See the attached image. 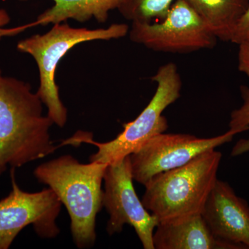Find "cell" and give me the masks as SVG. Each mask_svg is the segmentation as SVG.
I'll list each match as a JSON object with an SVG mask.
<instances>
[{
  "instance_id": "cell-6",
  "label": "cell",
  "mask_w": 249,
  "mask_h": 249,
  "mask_svg": "<svg viewBox=\"0 0 249 249\" xmlns=\"http://www.w3.org/2000/svg\"><path fill=\"white\" fill-rule=\"evenodd\" d=\"M129 37L155 52L174 53L211 49L217 40L185 0H175L160 22L132 23Z\"/></svg>"
},
{
  "instance_id": "cell-14",
  "label": "cell",
  "mask_w": 249,
  "mask_h": 249,
  "mask_svg": "<svg viewBox=\"0 0 249 249\" xmlns=\"http://www.w3.org/2000/svg\"><path fill=\"white\" fill-rule=\"evenodd\" d=\"M175 0H120L118 9L132 23H150L162 20Z\"/></svg>"
},
{
  "instance_id": "cell-13",
  "label": "cell",
  "mask_w": 249,
  "mask_h": 249,
  "mask_svg": "<svg viewBox=\"0 0 249 249\" xmlns=\"http://www.w3.org/2000/svg\"><path fill=\"white\" fill-rule=\"evenodd\" d=\"M27 1V0H20ZM55 4L37 17L34 25L46 26L74 19L85 22L94 18L97 22L107 20L109 12L118 9L120 0H53Z\"/></svg>"
},
{
  "instance_id": "cell-19",
  "label": "cell",
  "mask_w": 249,
  "mask_h": 249,
  "mask_svg": "<svg viewBox=\"0 0 249 249\" xmlns=\"http://www.w3.org/2000/svg\"><path fill=\"white\" fill-rule=\"evenodd\" d=\"M247 142H243L242 145H237L232 151V155H238L244 152L249 150V141H246Z\"/></svg>"
},
{
  "instance_id": "cell-15",
  "label": "cell",
  "mask_w": 249,
  "mask_h": 249,
  "mask_svg": "<svg viewBox=\"0 0 249 249\" xmlns=\"http://www.w3.org/2000/svg\"><path fill=\"white\" fill-rule=\"evenodd\" d=\"M240 93L243 103L240 108L232 111L229 121V129L238 133L249 129V88L242 85Z\"/></svg>"
},
{
  "instance_id": "cell-17",
  "label": "cell",
  "mask_w": 249,
  "mask_h": 249,
  "mask_svg": "<svg viewBox=\"0 0 249 249\" xmlns=\"http://www.w3.org/2000/svg\"><path fill=\"white\" fill-rule=\"evenodd\" d=\"M249 37V6L245 14L241 18L237 24L231 42L232 43L240 44Z\"/></svg>"
},
{
  "instance_id": "cell-18",
  "label": "cell",
  "mask_w": 249,
  "mask_h": 249,
  "mask_svg": "<svg viewBox=\"0 0 249 249\" xmlns=\"http://www.w3.org/2000/svg\"><path fill=\"white\" fill-rule=\"evenodd\" d=\"M238 45V70L249 78V37Z\"/></svg>"
},
{
  "instance_id": "cell-2",
  "label": "cell",
  "mask_w": 249,
  "mask_h": 249,
  "mask_svg": "<svg viewBox=\"0 0 249 249\" xmlns=\"http://www.w3.org/2000/svg\"><path fill=\"white\" fill-rule=\"evenodd\" d=\"M108 164L81 163L67 155L45 162L34 176L47 185L66 207L71 220L72 238L79 249L91 248L96 240V215L102 209V183Z\"/></svg>"
},
{
  "instance_id": "cell-12",
  "label": "cell",
  "mask_w": 249,
  "mask_h": 249,
  "mask_svg": "<svg viewBox=\"0 0 249 249\" xmlns=\"http://www.w3.org/2000/svg\"><path fill=\"white\" fill-rule=\"evenodd\" d=\"M217 39L231 42L249 0H185Z\"/></svg>"
},
{
  "instance_id": "cell-7",
  "label": "cell",
  "mask_w": 249,
  "mask_h": 249,
  "mask_svg": "<svg viewBox=\"0 0 249 249\" xmlns=\"http://www.w3.org/2000/svg\"><path fill=\"white\" fill-rule=\"evenodd\" d=\"M11 171L12 190L0 200V249H8L23 229L29 225L42 238H54L60 233L57 218L62 203L51 188L37 193L22 191Z\"/></svg>"
},
{
  "instance_id": "cell-8",
  "label": "cell",
  "mask_w": 249,
  "mask_h": 249,
  "mask_svg": "<svg viewBox=\"0 0 249 249\" xmlns=\"http://www.w3.org/2000/svg\"><path fill=\"white\" fill-rule=\"evenodd\" d=\"M104 181L103 204L109 216L108 234L119 233L128 224L134 228L144 249H155L153 234L160 222L137 196L129 156L108 164Z\"/></svg>"
},
{
  "instance_id": "cell-10",
  "label": "cell",
  "mask_w": 249,
  "mask_h": 249,
  "mask_svg": "<svg viewBox=\"0 0 249 249\" xmlns=\"http://www.w3.org/2000/svg\"><path fill=\"white\" fill-rule=\"evenodd\" d=\"M201 214L214 237L249 249V206L229 183L217 180Z\"/></svg>"
},
{
  "instance_id": "cell-4",
  "label": "cell",
  "mask_w": 249,
  "mask_h": 249,
  "mask_svg": "<svg viewBox=\"0 0 249 249\" xmlns=\"http://www.w3.org/2000/svg\"><path fill=\"white\" fill-rule=\"evenodd\" d=\"M128 32L129 27L125 24H113L106 29H89L71 27L62 22L53 24L52 29L43 35L36 34L18 42V51L35 59L40 73L37 93L54 124L63 127L68 118L67 109L60 99L55 83L57 67L62 58L82 42L119 39Z\"/></svg>"
},
{
  "instance_id": "cell-5",
  "label": "cell",
  "mask_w": 249,
  "mask_h": 249,
  "mask_svg": "<svg viewBox=\"0 0 249 249\" xmlns=\"http://www.w3.org/2000/svg\"><path fill=\"white\" fill-rule=\"evenodd\" d=\"M152 80L157 87L151 101L134 121L124 124V130L115 139L98 142L93 141L92 134L78 131L60 145H94L98 151L90 157V161L111 164L132 155L154 136L165 132L168 121L162 113L181 96L182 82L173 62L160 67Z\"/></svg>"
},
{
  "instance_id": "cell-16",
  "label": "cell",
  "mask_w": 249,
  "mask_h": 249,
  "mask_svg": "<svg viewBox=\"0 0 249 249\" xmlns=\"http://www.w3.org/2000/svg\"><path fill=\"white\" fill-rule=\"evenodd\" d=\"M11 20L9 14L4 9H0V40L3 37L17 36L27 29L28 28L34 27V23L19 26V27L6 29L4 26L7 25Z\"/></svg>"
},
{
  "instance_id": "cell-3",
  "label": "cell",
  "mask_w": 249,
  "mask_h": 249,
  "mask_svg": "<svg viewBox=\"0 0 249 249\" xmlns=\"http://www.w3.org/2000/svg\"><path fill=\"white\" fill-rule=\"evenodd\" d=\"M220 152L210 150L186 164L155 175L145 185L142 202L159 222L201 214L217 181Z\"/></svg>"
},
{
  "instance_id": "cell-1",
  "label": "cell",
  "mask_w": 249,
  "mask_h": 249,
  "mask_svg": "<svg viewBox=\"0 0 249 249\" xmlns=\"http://www.w3.org/2000/svg\"><path fill=\"white\" fill-rule=\"evenodd\" d=\"M42 103L30 84L4 76L0 70V175L52 155L54 124L42 114Z\"/></svg>"
},
{
  "instance_id": "cell-9",
  "label": "cell",
  "mask_w": 249,
  "mask_h": 249,
  "mask_svg": "<svg viewBox=\"0 0 249 249\" xmlns=\"http://www.w3.org/2000/svg\"><path fill=\"white\" fill-rule=\"evenodd\" d=\"M237 131L211 138L186 134H158L129 155L134 181L145 186L154 176L186 164L196 156L231 142Z\"/></svg>"
},
{
  "instance_id": "cell-11",
  "label": "cell",
  "mask_w": 249,
  "mask_h": 249,
  "mask_svg": "<svg viewBox=\"0 0 249 249\" xmlns=\"http://www.w3.org/2000/svg\"><path fill=\"white\" fill-rule=\"evenodd\" d=\"M153 243L156 249H242L214 237L201 214L159 223Z\"/></svg>"
}]
</instances>
